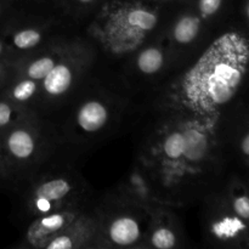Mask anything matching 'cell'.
Wrapping results in <instances>:
<instances>
[{
    "instance_id": "18",
    "label": "cell",
    "mask_w": 249,
    "mask_h": 249,
    "mask_svg": "<svg viewBox=\"0 0 249 249\" xmlns=\"http://www.w3.org/2000/svg\"><path fill=\"white\" fill-rule=\"evenodd\" d=\"M39 94L40 82L16 74L15 72L9 82L0 90L1 96L6 97L22 108L33 112L38 111Z\"/></svg>"
},
{
    "instance_id": "21",
    "label": "cell",
    "mask_w": 249,
    "mask_h": 249,
    "mask_svg": "<svg viewBox=\"0 0 249 249\" xmlns=\"http://www.w3.org/2000/svg\"><path fill=\"white\" fill-rule=\"evenodd\" d=\"M29 112L33 111L22 108L18 105L14 104L9 99L0 95V133L11 126L14 123H16L18 119H21Z\"/></svg>"
},
{
    "instance_id": "10",
    "label": "cell",
    "mask_w": 249,
    "mask_h": 249,
    "mask_svg": "<svg viewBox=\"0 0 249 249\" xmlns=\"http://www.w3.org/2000/svg\"><path fill=\"white\" fill-rule=\"evenodd\" d=\"M177 71L174 57L160 34L155 40L134 51L113 73L108 74L118 80L135 107Z\"/></svg>"
},
{
    "instance_id": "29",
    "label": "cell",
    "mask_w": 249,
    "mask_h": 249,
    "mask_svg": "<svg viewBox=\"0 0 249 249\" xmlns=\"http://www.w3.org/2000/svg\"><path fill=\"white\" fill-rule=\"evenodd\" d=\"M0 182H2V179H1V177H0ZM2 184H4V182H2Z\"/></svg>"
},
{
    "instance_id": "15",
    "label": "cell",
    "mask_w": 249,
    "mask_h": 249,
    "mask_svg": "<svg viewBox=\"0 0 249 249\" xmlns=\"http://www.w3.org/2000/svg\"><path fill=\"white\" fill-rule=\"evenodd\" d=\"M111 190L148 213L165 204L148 170L135 158L125 175Z\"/></svg>"
},
{
    "instance_id": "30",
    "label": "cell",
    "mask_w": 249,
    "mask_h": 249,
    "mask_svg": "<svg viewBox=\"0 0 249 249\" xmlns=\"http://www.w3.org/2000/svg\"><path fill=\"white\" fill-rule=\"evenodd\" d=\"M51 1H53V0H51Z\"/></svg>"
},
{
    "instance_id": "27",
    "label": "cell",
    "mask_w": 249,
    "mask_h": 249,
    "mask_svg": "<svg viewBox=\"0 0 249 249\" xmlns=\"http://www.w3.org/2000/svg\"><path fill=\"white\" fill-rule=\"evenodd\" d=\"M158 2H163V4H168V2H174V1H179V0H156Z\"/></svg>"
},
{
    "instance_id": "17",
    "label": "cell",
    "mask_w": 249,
    "mask_h": 249,
    "mask_svg": "<svg viewBox=\"0 0 249 249\" xmlns=\"http://www.w3.org/2000/svg\"><path fill=\"white\" fill-rule=\"evenodd\" d=\"M96 201V199H95ZM95 202L62 232L51 238L44 249H99Z\"/></svg>"
},
{
    "instance_id": "26",
    "label": "cell",
    "mask_w": 249,
    "mask_h": 249,
    "mask_svg": "<svg viewBox=\"0 0 249 249\" xmlns=\"http://www.w3.org/2000/svg\"><path fill=\"white\" fill-rule=\"evenodd\" d=\"M6 9H7L6 5H4V4H1V2H0V21H1L2 16H4V14H5V10H6Z\"/></svg>"
},
{
    "instance_id": "6",
    "label": "cell",
    "mask_w": 249,
    "mask_h": 249,
    "mask_svg": "<svg viewBox=\"0 0 249 249\" xmlns=\"http://www.w3.org/2000/svg\"><path fill=\"white\" fill-rule=\"evenodd\" d=\"M12 191L16 194L17 220L22 229L33 219L88 202L97 195L70 160L51 163Z\"/></svg>"
},
{
    "instance_id": "11",
    "label": "cell",
    "mask_w": 249,
    "mask_h": 249,
    "mask_svg": "<svg viewBox=\"0 0 249 249\" xmlns=\"http://www.w3.org/2000/svg\"><path fill=\"white\" fill-rule=\"evenodd\" d=\"M186 0L169 2L162 36L178 71L198 57L215 33Z\"/></svg>"
},
{
    "instance_id": "14",
    "label": "cell",
    "mask_w": 249,
    "mask_h": 249,
    "mask_svg": "<svg viewBox=\"0 0 249 249\" xmlns=\"http://www.w3.org/2000/svg\"><path fill=\"white\" fill-rule=\"evenodd\" d=\"M175 207H158L150 213L143 249H182L191 247L184 221Z\"/></svg>"
},
{
    "instance_id": "16",
    "label": "cell",
    "mask_w": 249,
    "mask_h": 249,
    "mask_svg": "<svg viewBox=\"0 0 249 249\" xmlns=\"http://www.w3.org/2000/svg\"><path fill=\"white\" fill-rule=\"evenodd\" d=\"M82 33L83 32H80L70 38L55 41L32 55L18 58L15 61V73L41 82L46 74L55 67L56 63L74 45Z\"/></svg>"
},
{
    "instance_id": "1",
    "label": "cell",
    "mask_w": 249,
    "mask_h": 249,
    "mask_svg": "<svg viewBox=\"0 0 249 249\" xmlns=\"http://www.w3.org/2000/svg\"><path fill=\"white\" fill-rule=\"evenodd\" d=\"M135 156L152 177L165 204L199 203L220 182L223 142L214 124L177 112L134 116Z\"/></svg>"
},
{
    "instance_id": "13",
    "label": "cell",
    "mask_w": 249,
    "mask_h": 249,
    "mask_svg": "<svg viewBox=\"0 0 249 249\" xmlns=\"http://www.w3.org/2000/svg\"><path fill=\"white\" fill-rule=\"evenodd\" d=\"M97 196V195H96ZM96 196L88 202L73 204L33 219L22 229L19 240L12 246L16 249H44L46 243L62 232L75 219L94 204Z\"/></svg>"
},
{
    "instance_id": "24",
    "label": "cell",
    "mask_w": 249,
    "mask_h": 249,
    "mask_svg": "<svg viewBox=\"0 0 249 249\" xmlns=\"http://www.w3.org/2000/svg\"><path fill=\"white\" fill-rule=\"evenodd\" d=\"M238 150L245 157L249 158V131L241 136L240 141H238Z\"/></svg>"
},
{
    "instance_id": "28",
    "label": "cell",
    "mask_w": 249,
    "mask_h": 249,
    "mask_svg": "<svg viewBox=\"0 0 249 249\" xmlns=\"http://www.w3.org/2000/svg\"><path fill=\"white\" fill-rule=\"evenodd\" d=\"M246 16H247V18H248V21H249V0H248V2H247V6H246Z\"/></svg>"
},
{
    "instance_id": "23",
    "label": "cell",
    "mask_w": 249,
    "mask_h": 249,
    "mask_svg": "<svg viewBox=\"0 0 249 249\" xmlns=\"http://www.w3.org/2000/svg\"><path fill=\"white\" fill-rule=\"evenodd\" d=\"M4 58H12V60H15L11 51H10L9 45H7L6 40H5L4 36H2L1 31H0V60H4Z\"/></svg>"
},
{
    "instance_id": "9",
    "label": "cell",
    "mask_w": 249,
    "mask_h": 249,
    "mask_svg": "<svg viewBox=\"0 0 249 249\" xmlns=\"http://www.w3.org/2000/svg\"><path fill=\"white\" fill-rule=\"evenodd\" d=\"M96 68V53L82 33L74 45L40 82L36 113L50 118Z\"/></svg>"
},
{
    "instance_id": "2",
    "label": "cell",
    "mask_w": 249,
    "mask_h": 249,
    "mask_svg": "<svg viewBox=\"0 0 249 249\" xmlns=\"http://www.w3.org/2000/svg\"><path fill=\"white\" fill-rule=\"evenodd\" d=\"M249 71V38L226 29L198 57L173 73L134 107L140 112H177L218 126L236 101Z\"/></svg>"
},
{
    "instance_id": "5",
    "label": "cell",
    "mask_w": 249,
    "mask_h": 249,
    "mask_svg": "<svg viewBox=\"0 0 249 249\" xmlns=\"http://www.w3.org/2000/svg\"><path fill=\"white\" fill-rule=\"evenodd\" d=\"M60 160L70 158L56 125L43 114L29 112L0 133V177L9 189Z\"/></svg>"
},
{
    "instance_id": "20",
    "label": "cell",
    "mask_w": 249,
    "mask_h": 249,
    "mask_svg": "<svg viewBox=\"0 0 249 249\" xmlns=\"http://www.w3.org/2000/svg\"><path fill=\"white\" fill-rule=\"evenodd\" d=\"M186 1L213 29L219 17L223 14L226 4V0H186Z\"/></svg>"
},
{
    "instance_id": "19",
    "label": "cell",
    "mask_w": 249,
    "mask_h": 249,
    "mask_svg": "<svg viewBox=\"0 0 249 249\" xmlns=\"http://www.w3.org/2000/svg\"><path fill=\"white\" fill-rule=\"evenodd\" d=\"M63 14L80 26L91 18L107 0H53Z\"/></svg>"
},
{
    "instance_id": "3",
    "label": "cell",
    "mask_w": 249,
    "mask_h": 249,
    "mask_svg": "<svg viewBox=\"0 0 249 249\" xmlns=\"http://www.w3.org/2000/svg\"><path fill=\"white\" fill-rule=\"evenodd\" d=\"M134 118V104L116 78L95 68L71 99L50 117L66 156L78 160L116 138Z\"/></svg>"
},
{
    "instance_id": "4",
    "label": "cell",
    "mask_w": 249,
    "mask_h": 249,
    "mask_svg": "<svg viewBox=\"0 0 249 249\" xmlns=\"http://www.w3.org/2000/svg\"><path fill=\"white\" fill-rule=\"evenodd\" d=\"M168 11L169 2L107 0L82 26L96 53V67L113 73L134 51L162 34Z\"/></svg>"
},
{
    "instance_id": "8",
    "label": "cell",
    "mask_w": 249,
    "mask_h": 249,
    "mask_svg": "<svg viewBox=\"0 0 249 249\" xmlns=\"http://www.w3.org/2000/svg\"><path fill=\"white\" fill-rule=\"evenodd\" d=\"M99 249H143L150 213L114 194H97L94 206Z\"/></svg>"
},
{
    "instance_id": "7",
    "label": "cell",
    "mask_w": 249,
    "mask_h": 249,
    "mask_svg": "<svg viewBox=\"0 0 249 249\" xmlns=\"http://www.w3.org/2000/svg\"><path fill=\"white\" fill-rule=\"evenodd\" d=\"M0 31L15 60L32 55L55 41L80 33L55 1L23 0L7 6Z\"/></svg>"
},
{
    "instance_id": "22",
    "label": "cell",
    "mask_w": 249,
    "mask_h": 249,
    "mask_svg": "<svg viewBox=\"0 0 249 249\" xmlns=\"http://www.w3.org/2000/svg\"><path fill=\"white\" fill-rule=\"evenodd\" d=\"M15 72V60L12 58H4L0 60V90L4 88L10 80V78L14 75Z\"/></svg>"
},
{
    "instance_id": "12",
    "label": "cell",
    "mask_w": 249,
    "mask_h": 249,
    "mask_svg": "<svg viewBox=\"0 0 249 249\" xmlns=\"http://www.w3.org/2000/svg\"><path fill=\"white\" fill-rule=\"evenodd\" d=\"M202 203V225L207 242L230 245L241 240L248 230V223L233 213L225 195H220L218 185L199 202Z\"/></svg>"
},
{
    "instance_id": "25",
    "label": "cell",
    "mask_w": 249,
    "mask_h": 249,
    "mask_svg": "<svg viewBox=\"0 0 249 249\" xmlns=\"http://www.w3.org/2000/svg\"><path fill=\"white\" fill-rule=\"evenodd\" d=\"M19 1H23V0H0V2L6 5V6H9V5H12V4H16V2H19Z\"/></svg>"
}]
</instances>
